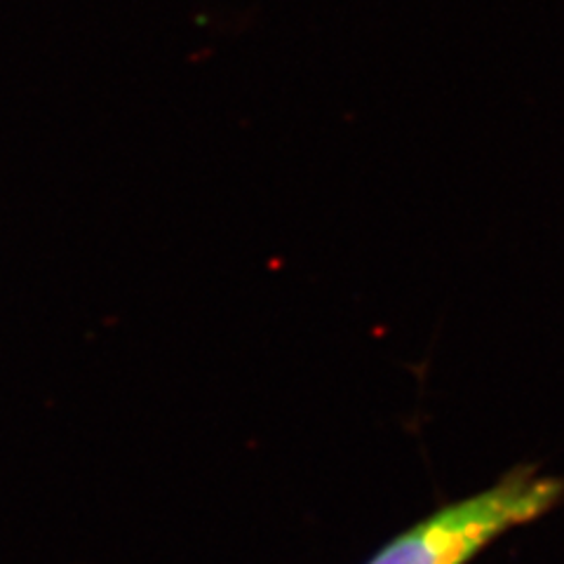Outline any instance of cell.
<instances>
[{"label": "cell", "instance_id": "obj_1", "mask_svg": "<svg viewBox=\"0 0 564 564\" xmlns=\"http://www.w3.org/2000/svg\"><path fill=\"white\" fill-rule=\"evenodd\" d=\"M562 499V478L536 466H518L491 487L404 529L367 564H470L494 541L536 522Z\"/></svg>", "mask_w": 564, "mask_h": 564}]
</instances>
